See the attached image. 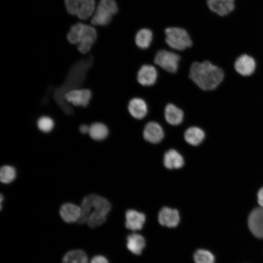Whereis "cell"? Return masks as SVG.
I'll return each mask as SVG.
<instances>
[{"instance_id": "d4e9b609", "label": "cell", "mask_w": 263, "mask_h": 263, "mask_svg": "<svg viewBox=\"0 0 263 263\" xmlns=\"http://www.w3.org/2000/svg\"><path fill=\"white\" fill-rule=\"evenodd\" d=\"M193 260L195 263H214L215 257L209 251L199 249L194 252Z\"/></svg>"}, {"instance_id": "ba28073f", "label": "cell", "mask_w": 263, "mask_h": 263, "mask_svg": "<svg viewBox=\"0 0 263 263\" xmlns=\"http://www.w3.org/2000/svg\"><path fill=\"white\" fill-rule=\"evenodd\" d=\"M235 71L243 77H249L255 72L257 63L255 58L250 55L243 54L239 56L234 63Z\"/></svg>"}, {"instance_id": "ffe728a7", "label": "cell", "mask_w": 263, "mask_h": 263, "mask_svg": "<svg viewBox=\"0 0 263 263\" xmlns=\"http://www.w3.org/2000/svg\"><path fill=\"white\" fill-rule=\"evenodd\" d=\"M163 163L168 169H178L183 166L184 160L183 156L177 150L170 149L165 153Z\"/></svg>"}, {"instance_id": "277c9868", "label": "cell", "mask_w": 263, "mask_h": 263, "mask_svg": "<svg viewBox=\"0 0 263 263\" xmlns=\"http://www.w3.org/2000/svg\"><path fill=\"white\" fill-rule=\"evenodd\" d=\"M165 41L172 49L178 51H183L190 48L193 45V41L188 32L184 29L170 27L166 29Z\"/></svg>"}, {"instance_id": "7402d4cb", "label": "cell", "mask_w": 263, "mask_h": 263, "mask_svg": "<svg viewBox=\"0 0 263 263\" xmlns=\"http://www.w3.org/2000/svg\"><path fill=\"white\" fill-rule=\"evenodd\" d=\"M152 37V33L150 30L147 28L141 29L135 35V44L139 48L146 49L150 46Z\"/></svg>"}, {"instance_id": "44dd1931", "label": "cell", "mask_w": 263, "mask_h": 263, "mask_svg": "<svg viewBox=\"0 0 263 263\" xmlns=\"http://www.w3.org/2000/svg\"><path fill=\"white\" fill-rule=\"evenodd\" d=\"M204 131L197 126H192L186 130L184 138L187 143L192 146L199 145L205 138Z\"/></svg>"}, {"instance_id": "7a4b0ae2", "label": "cell", "mask_w": 263, "mask_h": 263, "mask_svg": "<svg viewBox=\"0 0 263 263\" xmlns=\"http://www.w3.org/2000/svg\"><path fill=\"white\" fill-rule=\"evenodd\" d=\"M97 38V33L94 27L78 22L73 25L67 35L69 42L78 44V50L83 53H88Z\"/></svg>"}, {"instance_id": "5b68a950", "label": "cell", "mask_w": 263, "mask_h": 263, "mask_svg": "<svg viewBox=\"0 0 263 263\" xmlns=\"http://www.w3.org/2000/svg\"><path fill=\"white\" fill-rule=\"evenodd\" d=\"M117 10V5L114 0H100L95 9L91 22L93 25H106Z\"/></svg>"}, {"instance_id": "cb8c5ba5", "label": "cell", "mask_w": 263, "mask_h": 263, "mask_svg": "<svg viewBox=\"0 0 263 263\" xmlns=\"http://www.w3.org/2000/svg\"><path fill=\"white\" fill-rule=\"evenodd\" d=\"M109 133L107 127L104 124L96 122L90 126L89 134L94 140L100 141L107 137Z\"/></svg>"}, {"instance_id": "9c48e42d", "label": "cell", "mask_w": 263, "mask_h": 263, "mask_svg": "<svg viewBox=\"0 0 263 263\" xmlns=\"http://www.w3.org/2000/svg\"><path fill=\"white\" fill-rule=\"evenodd\" d=\"M248 225L254 236L263 239V207H256L250 212L248 218Z\"/></svg>"}, {"instance_id": "4fadbf2b", "label": "cell", "mask_w": 263, "mask_h": 263, "mask_svg": "<svg viewBox=\"0 0 263 263\" xmlns=\"http://www.w3.org/2000/svg\"><path fill=\"white\" fill-rule=\"evenodd\" d=\"M125 226L132 231L142 229L146 221V216L142 212L134 209H128L125 213Z\"/></svg>"}, {"instance_id": "4316f807", "label": "cell", "mask_w": 263, "mask_h": 263, "mask_svg": "<svg viewBox=\"0 0 263 263\" xmlns=\"http://www.w3.org/2000/svg\"><path fill=\"white\" fill-rule=\"evenodd\" d=\"M38 128L42 132H50L54 127L53 120L48 116H42L37 122Z\"/></svg>"}, {"instance_id": "603a6c76", "label": "cell", "mask_w": 263, "mask_h": 263, "mask_svg": "<svg viewBox=\"0 0 263 263\" xmlns=\"http://www.w3.org/2000/svg\"><path fill=\"white\" fill-rule=\"evenodd\" d=\"M62 263H89L86 253L81 249H74L65 254Z\"/></svg>"}, {"instance_id": "83f0119b", "label": "cell", "mask_w": 263, "mask_h": 263, "mask_svg": "<svg viewBox=\"0 0 263 263\" xmlns=\"http://www.w3.org/2000/svg\"><path fill=\"white\" fill-rule=\"evenodd\" d=\"M90 263H109L107 259L102 255H96L93 257Z\"/></svg>"}, {"instance_id": "6da1fadb", "label": "cell", "mask_w": 263, "mask_h": 263, "mask_svg": "<svg viewBox=\"0 0 263 263\" xmlns=\"http://www.w3.org/2000/svg\"><path fill=\"white\" fill-rule=\"evenodd\" d=\"M188 77L199 89L205 92L216 90L225 77L223 69L210 61H195L191 63Z\"/></svg>"}, {"instance_id": "9a60e30c", "label": "cell", "mask_w": 263, "mask_h": 263, "mask_svg": "<svg viewBox=\"0 0 263 263\" xmlns=\"http://www.w3.org/2000/svg\"><path fill=\"white\" fill-rule=\"evenodd\" d=\"M235 0H207L209 9L221 17L229 14L234 9Z\"/></svg>"}, {"instance_id": "30bf717a", "label": "cell", "mask_w": 263, "mask_h": 263, "mask_svg": "<svg viewBox=\"0 0 263 263\" xmlns=\"http://www.w3.org/2000/svg\"><path fill=\"white\" fill-rule=\"evenodd\" d=\"M180 220L179 212L176 209L165 207L158 213V221L163 226L169 228L175 227L179 225Z\"/></svg>"}, {"instance_id": "ac0fdd59", "label": "cell", "mask_w": 263, "mask_h": 263, "mask_svg": "<svg viewBox=\"0 0 263 263\" xmlns=\"http://www.w3.org/2000/svg\"><path fill=\"white\" fill-rule=\"evenodd\" d=\"M130 114L134 118L141 119L148 113V106L144 100L134 97L130 100L128 106Z\"/></svg>"}, {"instance_id": "8fae6325", "label": "cell", "mask_w": 263, "mask_h": 263, "mask_svg": "<svg viewBox=\"0 0 263 263\" xmlns=\"http://www.w3.org/2000/svg\"><path fill=\"white\" fill-rule=\"evenodd\" d=\"M65 99L75 106L86 107L91 97V93L88 89H75L67 92Z\"/></svg>"}, {"instance_id": "5bb4252c", "label": "cell", "mask_w": 263, "mask_h": 263, "mask_svg": "<svg viewBox=\"0 0 263 263\" xmlns=\"http://www.w3.org/2000/svg\"><path fill=\"white\" fill-rule=\"evenodd\" d=\"M164 136L163 128L158 123L149 122L145 126L143 136L148 142L153 144L158 143L163 139Z\"/></svg>"}, {"instance_id": "2e32d148", "label": "cell", "mask_w": 263, "mask_h": 263, "mask_svg": "<svg viewBox=\"0 0 263 263\" xmlns=\"http://www.w3.org/2000/svg\"><path fill=\"white\" fill-rule=\"evenodd\" d=\"M59 214L62 220L67 223L77 222L81 215V208L72 203L63 204L60 208Z\"/></svg>"}, {"instance_id": "d6986e66", "label": "cell", "mask_w": 263, "mask_h": 263, "mask_svg": "<svg viewBox=\"0 0 263 263\" xmlns=\"http://www.w3.org/2000/svg\"><path fill=\"white\" fill-rule=\"evenodd\" d=\"M164 115L166 121L171 125L181 124L184 118L183 111L172 103L168 104L165 108Z\"/></svg>"}, {"instance_id": "484cf974", "label": "cell", "mask_w": 263, "mask_h": 263, "mask_svg": "<svg viewBox=\"0 0 263 263\" xmlns=\"http://www.w3.org/2000/svg\"><path fill=\"white\" fill-rule=\"evenodd\" d=\"M15 169L11 166L5 165L0 168V180L3 184H9L16 178Z\"/></svg>"}, {"instance_id": "e0dca14e", "label": "cell", "mask_w": 263, "mask_h": 263, "mask_svg": "<svg viewBox=\"0 0 263 263\" xmlns=\"http://www.w3.org/2000/svg\"><path fill=\"white\" fill-rule=\"evenodd\" d=\"M145 246L146 241L142 235L132 233L127 237L126 246L132 253L136 255H140Z\"/></svg>"}, {"instance_id": "8992f818", "label": "cell", "mask_w": 263, "mask_h": 263, "mask_svg": "<svg viewBox=\"0 0 263 263\" xmlns=\"http://www.w3.org/2000/svg\"><path fill=\"white\" fill-rule=\"evenodd\" d=\"M67 12L85 20L90 18L95 11V0H64Z\"/></svg>"}, {"instance_id": "3957f363", "label": "cell", "mask_w": 263, "mask_h": 263, "mask_svg": "<svg viewBox=\"0 0 263 263\" xmlns=\"http://www.w3.org/2000/svg\"><path fill=\"white\" fill-rule=\"evenodd\" d=\"M80 207L81 215L77 223L84 224L87 223L90 214L107 217L111 205L105 198L92 193L83 198Z\"/></svg>"}, {"instance_id": "f546056e", "label": "cell", "mask_w": 263, "mask_h": 263, "mask_svg": "<svg viewBox=\"0 0 263 263\" xmlns=\"http://www.w3.org/2000/svg\"><path fill=\"white\" fill-rule=\"evenodd\" d=\"M89 130L90 126L85 124H83L79 127V131L80 132L83 134L89 133Z\"/></svg>"}, {"instance_id": "7c38bea8", "label": "cell", "mask_w": 263, "mask_h": 263, "mask_svg": "<svg viewBox=\"0 0 263 263\" xmlns=\"http://www.w3.org/2000/svg\"><path fill=\"white\" fill-rule=\"evenodd\" d=\"M157 75V71L153 66L145 64L138 70L137 80L142 86H150L156 82Z\"/></svg>"}, {"instance_id": "f1b7e54d", "label": "cell", "mask_w": 263, "mask_h": 263, "mask_svg": "<svg viewBox=\"0 0 263 263\" xmlns=\"http://www.w3.org/2000/svg\"><path fill=\"white\" fill-rule=\"evenodd\" d=\"M257 196L259 204L261 207H263V188L259 190Z\"/></svg>"}, {"instance_id": "52a82bcc", "label": "cell", "mask_w": 263, "mask_h": 263, "mask_svg": "<svg viewBox=\"0 0 263 263\" xmlns=\"http://www.w3.org/2000/svg\"><path fill=\"white\" fill-rule=\"evenodd\" d=\"M180 60L179 55L165 49L158 51L154 58L155 64L170 73H175L177 71Z\"/></svg>"}]
</instances>
